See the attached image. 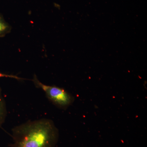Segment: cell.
Instances as JSON below:
<instances>
[{
  "mask_svg": "<svg viewBox=\"0 0 147 147\" xmlns=\"http://www.w3.org/2000/svg\"><path fill=\"white\" fill-rule=\"evenodd\" d=\"M0 77H8V78H13V79H17V80H23L24 79L23 78H20L16 76L13 75H9V74H5L0 72Z\"/></svg>",
  "mask_w": 147,
  "mask_h": 147,
  "instance_id": "5",
  "label": "cell"
},
{
  "mask_svg": "<svg viewBox=\"0 0 147 147\" xmlns=\"http://www.w3.org/2000/svg\"><path fill=\"white\" fill-rule=\"evenodd\" d=\"M11 27L7 23L2 15H0V37L5 36L10 32Z\"/></svg>",
  "mask_w": 147,
  "mask_h": 147,
  "instance_id": "4",
  "label": "cell"
},
{
  "mask_svg": "<svg viewBox=\"0 0 147 147\" xmlns=\"http://www.w3.org/2000/svg\"><path fill=\"white\" fill-rule=\"evenodd\" d=\"M10 147H55L59 132L54 122L47 119L28 121L13 127Z\"/></svg>",
  "mask_w": 147,
  "mask_h": 147,
  "instance_id": "1",
  "label": "cell"
},
{
  "mask_svg": "<svg viewBox=\"0 0 147 147\" xmlns=\"http://www.w3.org/2000/svg\"><path fill=\"white\" fill-rule=\"evenodd\" d=\"M34 86L42 90L47 98L56 107L65 110L74 101V98L68 92L62 88L55 86H47L42 84L35 74L32 79Z\"/></svg>",
  "mask_w": 147,
  "mask_h": 147,
  "instance_id": "2",
  "label": "cell"
},
{
  "mask_svg": "<svg viewBox=\"0 0 147 147\" xmlns=\"http://www.w3.org/2000/svg\"><path fill=\"white\" fill-rule=\"evenodd\" d=\"M7 115V109L4 99L2 95L1 90L0 88V126L5 120Z\"/></svg>",
  "mask_w": 147,
  "mask_h": 147,
  "instance_id": "3",
  "label": "cell"
}]
</instances>
